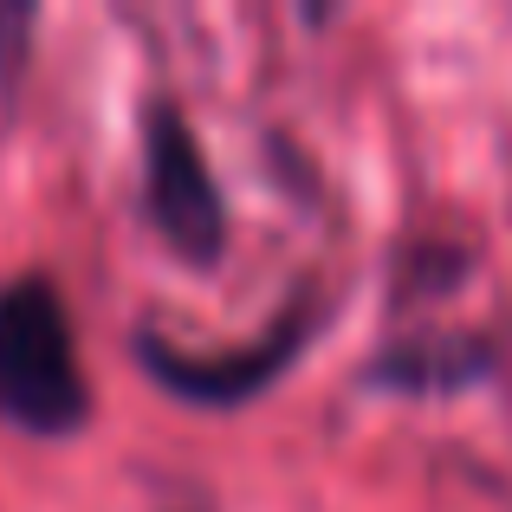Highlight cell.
I'll list each match as a JSON object with an SVG mask.
<instances>
[{"mask_svg":"<svg viewBox=\"0 0 512 512\" xmlns=\"http://www.w3.org/2000/svg\"><path fill=\"white\" fill-rule=\"evenodd\" d=\"M91 415L72 318L46 273L0 286V422L26 435H72Z\"/></svg>","mask_w":512,"mask_h":512,"instance_id":"1","label":"cell"},{"mask_svg":"<svg viewBox=\"0 0 512 512\" xmlns=\"http://www.w3.org/2000/svg\"><path fill=\"white\" fill-rule=\"evenodd\" d=\"M143 137H150L143 195H150V214H156V227H163V240L182 253L188 266L221 260V247H227V208H221V188H214L208 163H201L195 130L182 124L175 104H156Z\"/></svg>","mask_w":512,"mask_h":512,"instance_id":"2","label":"cell"},{"mask_svg":"<svg viewBox=\"0 0 512 512\" xmlns=\"http://www.w3.org/2000/svg\"><path fill=\"white\" fill-rule=\"evenodd\" d=\"M305 331H312V312L305 305H292L286 325L273 331V338H260L253 350H240V357H182L169 338H156V331H143L137 338V357L150 363L156 383H169L182 402H214V409H234V402H247L253 389H266L279 370H286V357L305 344Z\"/></svg>","mask_w":512,"mask_h":512,"instance_id":"3","label":"cell"}]
</instances>
